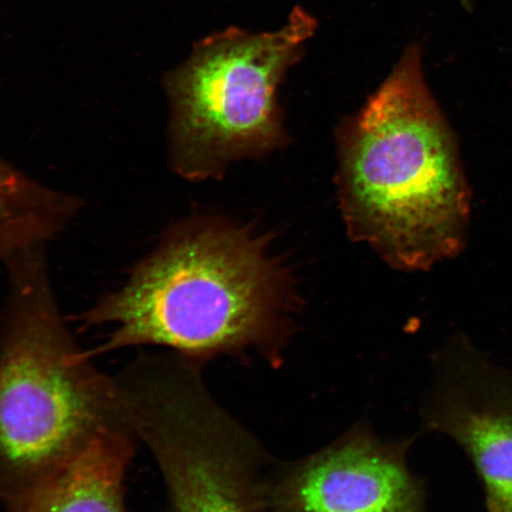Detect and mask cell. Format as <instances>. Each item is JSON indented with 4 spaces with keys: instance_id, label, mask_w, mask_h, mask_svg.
I'll return each instance as SVG.
<instances>
[{
    "instance_id": "1",
    "label": "cell",
    "mask_w": 512,
    "mask_h": 512,
    "mask_svg": "<svg viewBox=\"0 0 512 512\" xmlns=\"http://www.w3.org/2000/svg\"><path fill=\"white\" fill-rule=\"evenodd\" d=\"M297 298L268 239L216 217L172 227L117 291L78 317L81 330L107 326L89 357L159 347L200 363L256 354L284 362Z\"/></svg>"
},
{
    "instance_id": "2",
    "label": "cell",
    "mask_w": 512,
    "mask_h": 512,
    "mask_svg": "<svg viewBox=\"0 0 512 512\" xmlns=\"http://www.w3.org/2000/svg\"><path fill=\"white\" fill-rule=\"evenodd\" d=\"M338 198L354 241L395 270H431L469 239L471 189L456 134L409 46L337 131Z\"/></svg>"
},
{
    "instance_id": "3",
    "label": "cell",
    "mask_w": 512,
    "mask_h": 512,
    "mask_svg": "<svg viewBox=\"0 0 512 512\" xmlns=\"http://www.w3.org/2000/svg\"><path fill=\"white\" fill-rule=\"evenodd\" d=\"M4 262L10 292L0 316V502L102 431L136 435L118 377L96 368L68 328L46 247Z\"/></svg>"
},
{
    "instance_id": "4",
    "label": "cell",
    "mask_w": 512,
    "mask_h": 512,
    "mask_svg": "<svg viewBox=\"0 0 512 512\" xmlns=\"http://www.w3.org/2000/svg\"><path fill=\"white\" fill-rule=\"evenodd\" d=\"M317 28V19L296 6L275 31L214 32L164 75L170 164L178 176L217 179L233 163L287 144L278 89Z\"/></svg>"
},
{
    "instance_id": "5",
    "label": "cell",
    "mask_w": 512,
    "mask_h": 512,
    "mask_svg": "<svg viewBox=\"0 0 512 512\" xmlns=\"http://www.w3.org/2000/svg\"><path fill=\"white\" fill-rule=\"evenodd\" d=\"M202 368L169 354L134 364L123 380L134 433L174 512H272L267 454L211 396Z\"/></svg>"
},
{
    "instance_id": "6",
    "label": "cell",
    "mask_w": 512,
    "mask_h": 512,
    "mask_svg": "<svg viewBox=\"0 0 512 512\" xmlns=\"http://www.w3.org/2000/svg\"><path fill=\"white\" fill-rule=\"evenodd\" d=\"M406 441H383L366 422L322 450L271 466L272 512H426L419 479L407 465Z\"/></svg>"
},
{
    "instance_id": "7",
    "label": "cell",
    "mask_w": 512,
    "mask_h": 512,
    "mask_svg": "<svg viewBox=\"0 0 512 512\" xmlns=\"http://www.w3.org/2000/svg\"><path fill=\"white\" fill-rule=\"evenodd\" d=\"M136 435L105 430L4 502L8 512H127L125 478Z\"/></svg>"
},
{
    "instance_id": "8",
    "label": "cell",
    "mask_w": 512,
    "mask_h": 512,
    "mask_svg": "<svg viewBox=\"0 0 512 512\" xmlns=\"http://www.w3.org/2000/svg\"><path fill=\"white\" fill-rule=\"evenodd\" d=\"M82 204L0 158V259L47 247L78 216Z\"/></svg>"
},
{
    "instance_id": "9",
    "label": "cell",
    "mask_w": 512,
    "mask_h": 512,
    "mask_svg": "<svg viewBox=\"0 0 512 512\" xmlns=\"http://www.w3.org/2000/svg\"><path fill=\"white\" fill-rule=\"evenodd\" d=\"M432 422L470 454L483 479L490 512H512V415L445 409L435 413Z\"/></svg>"
}]
</instances>
